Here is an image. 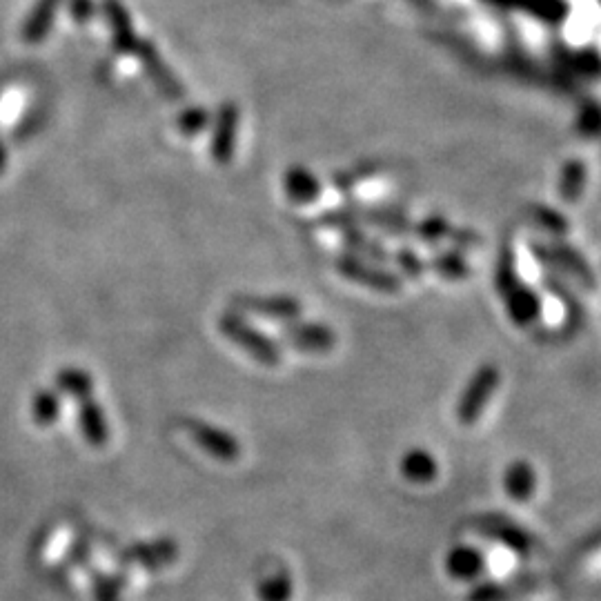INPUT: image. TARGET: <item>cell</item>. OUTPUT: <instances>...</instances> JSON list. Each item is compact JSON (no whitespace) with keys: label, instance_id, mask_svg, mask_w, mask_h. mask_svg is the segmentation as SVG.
<instances>
[{"label":"cell","instance_id":"6da1fadb","mask_svg":"<svg viewBox=\"0 0 601 601\" xmlns=\"http://www.w3.org/2000/svg\"><path fill=\"white\" fill-rule=\"evenodd\" d=\"M219 330L234 346H239L250 354L254 361L261 366H279L281 363V346L268 334H263L259 328L245 321L239 312H225L219 319Z\"/></svg>","mask_w":601,"mask_h":601},{"label":"cell","instance_id":"7a4b0ae2","mask_svg":"<svg viewBox=\"0 0 601 601\" xmlns=\"http://www.w3.org/2000/svg\"><path fill=\"white\" fill-rule=\"evenodd\" d=\"M337 272L348 281L363 285V288L374 290V292H399L401 290V279L397 274L381 268V265H370V261L359 259V256L343 252L337 256Z\"/></svg>","mask_w":601,"mask_h":601},{"label":"cell","instance_id":"3957f363","mask_svg":"<svg viewBox=\"0 0 601 601\" xmlns=\"http://www.w3.org/2000/svg\"><path fill=\"white\" fill-rule=\"evenodd\" d=\"M232 310L239 314H254L268 321H297L301 317V303L285 294L261 297V294H234Z\"/></svg>","mask_w":601,"mask_h":601},{"label":"cell","instance_id":"277c9868","mask_svg":"<svg viewBox=\"0 0 601 601\" xmlns=\"http://www.w3.org/2000/svg\"><path fill=\"white\" fill-rule=\"evenodd\" d=\"M497 383H499V372L495 366H481L475 372V377L470 379V383L459 399L457 417L463 426H472V423L481 417V412H484L490 397L497 390Z\"/></svg>","mask_w":601,"mask_h":601},{"label":"cell","instance_id":"5b68a950","mask_svg":"<svg viewBox=\"0 0 601 601\" xmlns=\"http://www.w3.org/2000/svg\"><path fill=\"white\" fill-rule=\"evenodd\" d=\"M134 56L141 61L143 72L150 76V81L156 90H159L165 98H170V101H183L185 98L183 83L170 70V65L163 61L161 52L156 49V45L150 41V38H143V41H139V47H136Z\"/></svg>","mask_w":601,"mask_h":601},{"label":"cell","instance_id":"8992f818","mask_svg":"<svg viewBox=\"0 0 601 601\" xmlns=\"http://www.w3.org/2000/svg\"><path fill=\"white\" fill-rule=\"evenodd\" d=\"M183 428L187 430V435L192 437L196 446L203 448L210 457L223 463H232L241 457V443L239 439H234L230 432L210 426L208 421L201 419H185Z\"/></svg>","mask_w":601,"mask_h":601},{"label":"cell","instance_id":"52a82bcc","mask_svg":"<svg viewBox=\"0 0 601 601\" xmlns=\"http://www.w3.org/2000/svg\"><path fill=\"white\" fill-rule=\"evenodd\" d=\"M241 110L232 101H225L214 118V132L210 139V154L216 165H230L236 152V136H239Z\"/></svg>","mask_w":601,"mask_h":601},{"label":"cell","instance_id":"ba28073f","mask_svg":"<svg viewBox=\"0 0 601 601\" xmlns=\"http://www.w3.org/2000/svg\"><path fill=\"white\" fill-rule=\"evenodd\" d=\"M283 339L299 352H330L337 346V334L330 325L290 321L283 328Z\"/></svg>","mask_w":601,"mask_h":601},{"label":"cell","instance_id":"9c48e42d","mask_svg":"<svg viewBox=\"0 0 601 601\" xmlns=\"http://www.w3.org/2000/svg\"><path fill=\"white\" fill-rule=\"evenodd\" d=\"M103 16L112 29V43L116 52L123 56H134L141 38L136 36L132 16L121 0H103Z\"/></svg>","mask_w":601,"mask_h":601},{"label":"cell","instance_id":"30bf717a","mask_svg":"<svg viewBox=\"0 0 601 601\" xmlns=\"http://www.w3.org/2000/svg\"><path fill=\"white\" fill-rule=\"evenodd\" d=\"M179 557V546L172 539H156L147 541V544H136L127 548L121 555L123 564H136L145 570H159L170 566L172 561Z\"/></svg>","mask_w":601,"mask_h":601},{"label":"cell","instance_id":"8fae6325","mask_svg":"<svg viewBox=\"0 0 601 601\" xmlns=\"http://www.w3.org/2000/svg\"><path fill=\"white\" fill-rule=\"evenodd\" d=\"M61 5L63 0H36L32 12L27 14L25 23L21 27V38L27 45H38L45 41L49 29L54 25L58 7Z\"/></svg>","mask_w":601,"mask_h":601},{"label":"cell","instance_id":"7c38bea8","mask_svg":"<svg viewBox=\"0 0 601 601\" xmlns=\"http://www.w3.org/2000/svg\"><path fill=\"white\" fill-rule=\"evenodd\" d=\"M283 190L288 194V199H292L294 203L308 205L321 196V183L308 167L294 165L283 174Z\"/></svg>","mask_w":601,"mask_h":601},{"label":"cell","instance_id":"4fadbf2b","mask_svg":"<svg viewBox=\"0 0 601 601\" xmlns=\"http://www.w3.org/2000/svg\"><path fill=\"white\" fill-rule=\"evenodd\" d=\"M78 421H81V432L92 448H105L110 441V428L103 415V408L96 399H83L81 410H78Z\"/></svg>","mask_w":601,"mask_h":601},{"label":"cell","instance_id":"5bb4252c","mask_svg":"<svg viewBox=\"0 0 601 601\" xmlns=\"http://www.w3.org/2000/svg\"><path fill=\"white\" fill-rule=\"evenodd\" d=\"M446 570L450 577L459 581H470L484 570V555L470 546H457L452 548L446 557Z\"/></svg>","mask_w":601,"mask_h":601},{"label":"cell","instance_id":"9a60e30c","mask_svg":"<svg viewBox=\"0 0 601 601\" xmlns=\"http://www.w3.org/2000/svg\"><path fill=\"white\" fill-rule=\"evenodd\" d=\"M343 248H346L348 254H354L366 261L386 263L390 259V254L386 248H383V243L372 239V236L363 232L361 228H352L343 232Z\"/></svg>","mask_w":601,"mask_h":601},{"label":"cell","instance_id":"2e32d148","mask_svg":"<svg viewBox=\"0 0 601 601\" xmlns=\"http://www.w3.org/2000/svg\"><path fill=\"white\" fill-rule=\"evenodd\" d=\"M401 472L412 484H430V481H435L439 466L430 452L417 448L406 452V457L401 461Z\"/></svg>","mask_w":601,"mask_h":601},{"label":"cell","instance_id":"e0dca14e","mask_svg":"<svg viewBox=\"0 0 601 601\" xmlns=\"http://www.w3.org/2000/svg\"><path fill=\"white\" fill-rule=\"evenodd\" d=\"M506 490L515 501H528L532 492H535V472L526 461H517L506 470Z\"/></svg>","mask_w":601,"mask_h":601},{"label":"cell","instance_id":"ac0fdd59","mask_svg":"<svg viewBox=\"0 0 601 601\" xmlns=\"http://www.w3.org/2000/svg\"><path fill=\"white\" fill-rule=\"evenodd\" d=\"M481 535L497 539V541H501V544L517 550V553H528V548H530V537L526 535V532L519 530L517 526L508 524V521H488L484 530H481Z\"/></svg>","mask_w":601,"mask_h":601},{"label":"cell","instance_id":"d6986e66","mask_svg":"<svg viewBox=\"0 0 601 601\" xmlns=\"http://www.w3.org/2000/svg\"><path fill=\"white\" fill-rule=\"evenodd\" d=\"M56 386L61 392L83 401V399H90V394L94 390V381L85 370L65 368L56 374Z\"/></svg>","mask_w":601,"mask_h":601},{"label":"cell","instance_id":"ffe728a7","mask_svg":"<svg viewBox=\"0 0 601 601\" xmlns=\"http://www.w3.org/2000/svg\"><path fill=\"white\" fill-rule=\"evenodd\" d=\"M212 125V116L210 112L205 110V107H187V110H183L179 114V118H176V130H179L181 134L185 136H196L208 130V127Z\"/></svg>","mask_w":601,"mask_h":601},{"label":"cell","instance_id":"44dd1931","mask_svg":"<svg viewBox=\"0 0 601 601\" xmlns=\"http://www.w3.org/2000/svg\"><path fill=\"white\" fill-rule=\"evenodd\" d=\"M294 593L292 577L288 573H277L261 581L259 586V599L261 601H290Z\"/></svg>","mask_w":601,"mask_h":601},{"label":"cell","instance_id":"7402d4cb","mask_svg":"<svg viewBox=\"0 0 601 601\" xmlns=\"http://www.w3.org/2000/svg\"><path fill=\"white\" fill-rule=\"evenodd\" d=\"M58 415H61V399L49 390L38 392L34 399V419L41 423V426H52Z\"/></svg>","mask_w":601,"mask_h":601},{"label":"cell","instance_id":"603a6c76","mask_svg":"<svg viewBox=\"0 0 601 601\" xmlns=\"http://www.w3.org/2000/svg\"><path fill=\"white\" fill-rule=\"evenodd\" d=\"M123 588H125V577L121 573L96 575V579H94L96 601H121Z\"/></svg>","mask_w":601,"mask_h":601},{"label":"cell","instance_id":"cb8c5ba5","mask_svg":"<svg viewBox=\"0 0 601 601\" xmlns=\"http://www.w3.org/2000/svg\"><path fill=\"white\" fill-rule=\"evenodd\" d=\"M430 265L448 279H463L468 274L466 263H463L461 256L455 254V252H443V254L435 256Z\"/></svg>","mask_w":601,"mask_h":601},{"label":"cell","instance_id":"d4e9b609","mask_svg":"<svg viewBox=\"0 0 601 601\" xmlns=\"http://www.w3.org/2000/svg\"><path fill=\"white\" fill-rule=\"evenodd\" d=\"M415 232L419 234V239L432 243V241H439L446 234H450V225L443 221L441 216H430V219L415 225Z\"/></svg>","mask_w":601,"mask_h":601},{"label":"cell","instance_id":"484cf974","mask_svg":"<svg viewBox=\"0 0 601 601\" xmlns=\"http://www.w3.org/2000/svg\"><path fill=\"white\" fill-rule=\"evenodd\" d=\"M510 590L501 584H481L470 590L466 601H508Z\"/></svg>","mask_w":601,"mask_h":601},{"label":"cell","instance_id":"4316f807","mask_svg":"<svg viewBox=\"0 0 601 601\" xmlns=\"http://www.w3.org/2000/svg\"><path fill=\"white\" fill-rule=\"evenodd\" d=\"M394 259H397V265L401 268V272L408 274V277H412V279L421 277L423 268H426L423 261L419 259V254L410 248H401L397 254H394Z\"/></svg>","mask_w":601,"mask_h":601},{"label":"cell","instance_id":"83f0119b","mask_svg":"<svg viewBox=\"0 0 601 601\" xmlns=\"http://www.w3.org/2000/svg\"><path fill=\"white\" fill-rule=\"evenodd\" d=\"M96 5L94 0H70V16L74 23H87L90 18H94Z\"/></svg>","mask_w":601,"mask_h":601},{"label":"cell","instance_id":"f1b7e54d","mask_svg":"<svg viewBox=\"0 0 601 601\" xmlns=\"http://www.w3.org/2000/svg\"><path fill=\"white\" fill-rule=\"evenodd\" d=\"M7 167V152H5V147L0 145V172H3Z\"/></svg>","mask_w":601,"mask_h":601}]
</instances>
